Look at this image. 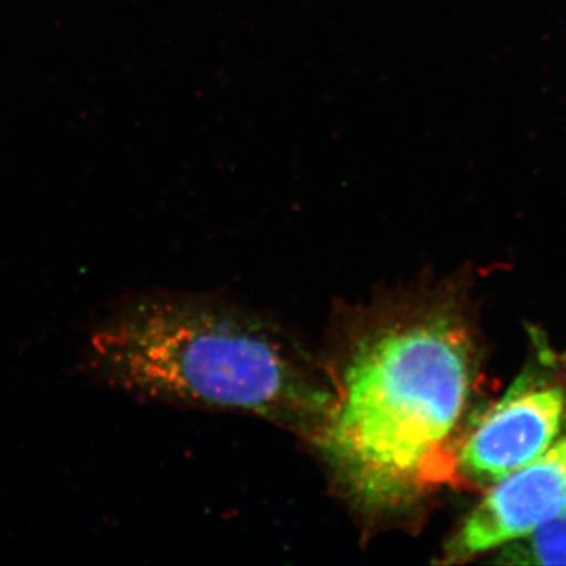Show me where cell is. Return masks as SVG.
<instances>
[{"label": "cell", "instance_id": "obj_1", "mask_svg": "<svg viewBox=\"0 0 566 566\" xmlns=\"http://www.w3.org/2000/svg\"><path fill=\"white\" fill-rule=\"evenodd\" d=\"M472 374L469 335L442 308L400 304L353 334L314 441L354 504L394 515L444 479Z\"/></svg>", "mask_w": 566, "mask_h": 566}, {"label": "cell", "instance_id": "obj_5", "mask_svg": "<svg viewBox=\"0 0 566 566\" xmlns=\"http://www.w3.org/2000/svg\"><path fill=\"white\" fill-rule=\"evenodd\" d=\"M501 562L517 565H566V515L535 534L502 547Z\"/></svg>", "mask_w": 566, "mask_h": 566}, {"label": "cell", "instance_id": "obj_3", "mask_svg": "<svg viewBox=\"0 0 566 566\" xmlns=\"http://www.w3.org/2000/svg\"><path fill=\"white\" fill-rule=\"evenodd\" d=\"M566 515V436L493 483L447 542L444 564H461L520 542Z\"/></svg>", "mask_w": 566, "mask_h": 566}, {"label": "cell", "instance_id": "obj_2", "mask_svg": "<svg viewBox=\"0 0 566 566\" xmlns=\"http://www.w3.org/2000/svg\"><path fill=\"white\" fill-rule=\"evenodd\" d=\"M93 364L126 389L259 416L316 438L334 403L326 381L274 326L229 305H136L92 338Z\"/></svg>", "mask_w": 566, "mask_h": 566}, {"label": "cell", "instance_id": "obj_4", "mask_svg": "<svg viewBox=\"0 0 566 566\" xmlns=\"http://www.w3.org/2000/svg\"><path fill=\"white\" fill-rule=\"evenodd\" d=\"M566 398L558 387H516L469 433L455 464L476 483H495L556 442Z\"/></svg>", "mask_w": 566, "mask_h": 566}]
</instances>
